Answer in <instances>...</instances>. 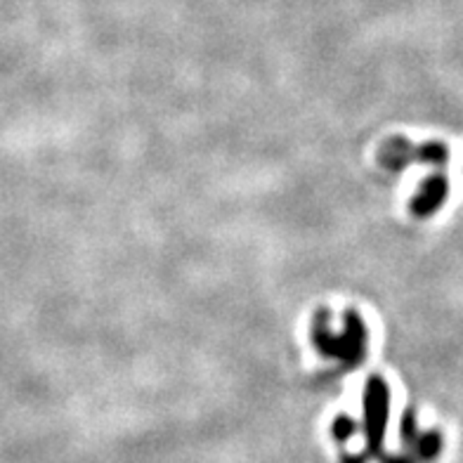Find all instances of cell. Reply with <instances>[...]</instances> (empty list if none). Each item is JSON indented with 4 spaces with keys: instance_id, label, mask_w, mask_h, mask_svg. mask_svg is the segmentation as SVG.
I'll list each match as a JSON object with an SVG mask.
<instances>
[{
    "instance_id": "1",
    "label": "cell",
    "mask_w": 463,
    "mask_h": 463,
    "mask_svg": "<svg viewBox=\"0 0 463 463\" xmlns=\"http://www.w3.org/2000/svg\"><path fill=\"white\" fill-rule=\"evenodd\" d=\"M444 199H447V182H444V178H431L421 187V194L416 197L414 211H416V215H431L435 208L442 206Z\"/></svg>"
}]
</instances>
